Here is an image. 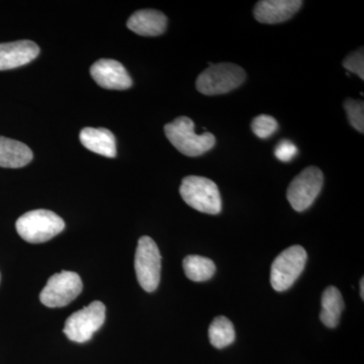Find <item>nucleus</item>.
Returning a JSON list of instances; mask_svg holds the SVG:
<instances>
[{"instance_id":"a211bd4d","label":"nucleus","mask_w":364,"mask_h":364,"mask_svg":"<svg viewBox=\"0 0 364 364\" xmlns=\"http://www.w3.org/2000/svg\"><path fill=\"white\" fill-rule=\"evenodd\" d=\"M208 338L215 348L223 349L229 346L236 338L233 323L224 316L215 318L208 328Z\"/></svg>"},{"instance_id":"5701e85b","label":"nucleus","mask_w":364,"mask_h":364,"mask_svg":"<svg viewBox=\"0 0 364 364\" xmlns=\"http://www.w3.org/2000/svg\"><path fill=\"white\" fill-rule=\"evenodd\" d=\"M360 296L361 299H364V279H360Z\"/></svg>"},{"instance_id":"aec40b11","label":"nucleus","mask_w":364,"mask_h":364,"mask_svg":"<svg viewBox=\"0 0 364 364\" xmlns=\"http://www.w3.org/2000/svg\"><path fill=\"white\" fill-rule=\"evenodd\" d=\"M251 128L258 138L267 139L279 130V123L272 116L260 114V116L254 117Z\"/></svg>"},{"instance_id":"20e7f679","label":"nucleus","mask_w":364,"mask_h":364,"mask_svg":"<svg viewBox=\"0 0 364 364\" xmlns=\"http://www.w3.org/2000/svg\"><path fill=\"white\" fill-rule=\"evenodd\" d=\"M245 79V71L236 64H212L196 79V90L205 95H225L243 85Z\"/></svg>"},{"instance_id":"2eb2a0df","label":"nucleus","mask_w":364,"mask_h":364,"mask_svg":"<svg viewBox=\"0 0 364 364\" xmlns=\"http://www.w3.org/2000/svg\"><path fill=\"white\" fill-rule=\"evenodd\" d=\"M32 160V150L26 144L0 136V167L21 168Z\"/></svg>"},{"instance_id":"f257e3e1","label":"nucleus","mask_w":364,"mask_h":364,"mask_svg":"<svg viewBox=\"0 0 364 364\" xmlns=\"http://www.w3.org/2000/svg\"><path fill=\"white\" fill-rule=\"evenodd\" d=\"M165 135L179 152L188 157H198L214 148L215 138L212 133L196 134L195 123L188 117H179L165 124Z\"/></svg>"},{"instance_id":"9d476101","label":"nucleus","mask_w":364,"mask_h":364,"mask_svg":"<svg viewBox=\"0 0 364 364\" xmlns=\"http://www.w3.org/2000/svg\"><path fill=\"white\" fill-rule=\"evenodd\" d=\"M90 74L95 82L105 90H124L133 85L130 74L116 60H98L91 66Z\"/></svg>"},{"instance_id":"f3484780","label":"nucleus","mask_w":364,"mask_h":364,"mask_svg":"<svg viewBox=\"0 0 364 364\" xmlns=\"http://www.w3.org/2000/svg\"><path fill=\"white\" fill-rule=\"evenodd\" d=\"M182 265L186 277L196 282H207L214 277L215 272L214 261L203 256H186Z\"/></svg>"},{"instance_id":"f8f14e48","label":"nucleus","mask_w":364,"mask_h":364,"mask_svg":"<svg viewBox=\"0 0 364 364\" xmlns=\"http://www.w3.org/2000/svg\"><path fill=\"white\" fill-rule=\"evenodd\" d=\"M40 54V48L32 41L0 44V71L11 70L30 63Z\"/></svg>"},{"instance_id":"4468645a","label":"nucleus","mask_w":364,"mask_h":364,"mask_svg":"<svg viewBox=\"0 0 364 364\" xmlns=\"http://www.w3.org/2000/svg\"><path fill=\"white\" fill-rule=\"evenodd\" d=\"M83 146L102 156L114 158L117 156L116 138L111 131L105 128H85L79 135Z\"/></svg>"},{"instance_id":"423d86ee","label":"nucleus","mask_w":364,"mask_h":364,"mask_svg":"<svg viewBox=\"0 0 364 364\" xmlns=\"http://www.w3.org/2000/svg\"><path fill=\"white\" fill-rule=\"evenodd\" d=\"M135 270L139 284L148 293L156 291L161 275V254L154 240L143 236L139 239L135 255Z\"/></svg>"},{"instance_id":"6e6552de","label":"nucleus","mask_w":364,"mask_h":364,"mask_svg":"<svg viewBox=\"0 0 364 364\" xmlns=\"http://www.w3.org/2000/svg\"><path fill=\"white\" fill-rule=\"evenodd\" d=\"M105 321V306L100 301H92L86 308L72 314L67 318L63 332L71 341L85 343L92 338L104 325Z\"/></svg>"},{"instance_id":"39448f33","label":"nucleus","mask_w":364,"mask_h":364,"mask_svg":"<svg viewBox=\"0 0 364 364\" xmlns=\"http://www.w3.org/2000/svg\"><path fill=\"white\" fill-rule=\"evenodd\" d=\"M308 254L304 247L294 245L275 258L270 270V284L274 291H284L293 287L305 269Z\"/></svg>"},{"instance_id":"1a4fd4ad","label":"nucleus","mask_w":364,"mask_h":364,"mask_svg":"<svg viewBox=\"0 0 364 364\" xmlns=\"http://www.w3.org/2000/svg\"><path fill=\"white\" fill-rule=\"evenodd\" d=\"M324 176L318 167L309 166L294 177L287 191V198L296 212L308 210L320 195Z\"/></svg>"},{"instance_id":"6ab92c4d","label":"nucleus","mask_w":364,"mask_h":364,"mask_svg":"<svg viewBox=\"0 0 364 364\" xmlns=\"http://www.w3.org/2000/svg\"><path fill=\"white\" fill-rule=\"evenodd\" d=\"M345 111L348 117L349 123L355 130L364 132V104L363 100L347 98L344 102Z\"/></svg>"},{"instance_id":"ddd939ff","label":"nucleus","mask_w":364,"mask_h":364,"mask_svg":"<svg viewBox=\"0 0 364 364\" xmlns=\"http://www.w3.org/2000/svg\"><path fill=\"white\" fill-rule=\"evenodd\" d=\"M127 26L144 37H156L166 31L167 18L161 11L142 9L132 14Z\"/></svg>"},{"instance_id":"9b49d317","label":"nucleus","mask_w":364,"mask_h":364,"mask_svg":"<svg viewBox=\"0 0 364 364\" xmlns=\"http://www.w3.org/2000/svg\"><path fill=\"white\" fill-rule=\"evenodd\" d=\"M301 6V0H262L256 4L254 16L261 23L274 25L293 18Z\"/></svg>"},{"instance_id":"0eeeda50","label":"nucleus","mask_w":364,"mask_h":364,"mask_svg":"<svg viewBox=\"0 0 364 364\" xmlns=\"http://www.w3.org/2000/svg\"><path fill=\"white\" fill-rule=\"evenodd\" d=\"M83 289L76 272H61L52 275L40 294V301L48 308H62L72 303Z\"/></svg>"},{"instance_id":"7ed1b4c3","label":"nucleus","mask_w":364,"mask_h":364,"mask_svg":"<svg viewBox=\"0 0 364 364\" xmlns=\"http://www.w3.org/2000/svg\"><path fill=\"white\" fill-rule=\"evenodd\" d=\"M179 193L184 202L198 212L208 215L221 213L222 198L219 188L214 181L207 177H184Z\"/></svg>"},{"instance_id":"f03ea898","label":"nucleus","mask_w":364,"mask_h":364,"mask_svg":"<svg viewBox=\"0 0 364 364\" xmlns=\"http://www.w3.org/2000/svg\"><path fill=\"white\" fill-rule=\"evenodd\" d=\"M16 231L26 242L44 243L61 233L65 228L63 219L48 210H35L18 218Z\"/></svg>"},{"instance_id":"4be33fe9","label":"nucleus","mask_w":364,"mask_h":364,"mask_svg":"<svg viewBox=\"0 0 364 364\" xmlns=\"http://www.w3.org/2000/svg\"><path fill=\"white\" fill-rule=\"evenodd\" d=\"M274 155L279 161L289 162L298 155V148L291 141L282 140L275 147Z\"/></svg>"},{"instance_id":"412c9836","label":"nucleus","mask_w":364,"mask_h":364,"mask_svg":"<svg viewBox=\"0 0 364 364\" xmlns=\"http://www.w3.org/2000/svg\"><path fill=\"white\" fill-rule=\"evenodd\" d=\"M347 71L356 74L361 79H364V53L363 48L358 49V51L350 53L348 56L343 60L342 63Z\"/></svg>"},{"instance_id":"dca6fc26","label":"nucleus","mask_w":364,"mask_h":364,"mask_svg":"<svg viewBox=\"0 0 364 364\" xmlns=\"http://www.w3.org/2000/svg\"><path fill=\"white\" fill-rule=\"evenodd\" d=\"M344 306L343 298L339 289L335 287H328L322 294L320 318L323 324L328 328L337 327Z\"/></svg>"}]
</instances>
